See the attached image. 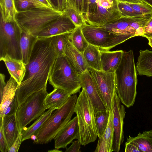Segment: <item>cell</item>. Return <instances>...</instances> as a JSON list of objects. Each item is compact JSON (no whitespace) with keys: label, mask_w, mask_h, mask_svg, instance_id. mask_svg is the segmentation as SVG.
<instances>
[{"label":"cell","mask_w":152,"mask_h":152,"mask_svg":"<svg viewBox=\"0 0 152 152\" xmlns=\"http://www.w3.org/2000/svg\"><path fill=\"white\" fill-rule=\"evenodd\" d=\"M48 94L45 87L31 94L18 106L16 118L19 132L48 109L45 105V101Z\"/></svg>","instance_id":"7"},{"label":"cell","mask_w":152,"mask_h":152,"mask_svg":"<svg viewBox=\"0 0 152 152\" xmlns=\"http://www.w3.org/2000/svg\"><path fill=\"white\" fill-rule=\"evenodd\" d=\"M3 117H0V150L2 152H7L8 149L3 131Z\"/></svg>","instance_id":"37"},{"label":"cell","mask_w":152,"mask_h":152,"mask_svg":"<svg viewBox=\"0 0 152 152\" xmlns=\"http://www.w3.org/2000/svg\"><path fill=\"white\" fill-rule=\"evenodd\" d=\"M21 33L16 21L5 22L0 17V59L7 55L22 60L20 45Z\"/></svg>","instance_id":"8"},{"label":"cell","mask_w":152,"mask_h":152,"mask_svg":"<svg viewBox=\"0 0 152 152\" xmlns=\"http://www.w3.org/2000/svg\"><path fill=\"white\" fill-rule=\"evenodd\" d=\"M69 41L74 46L82 53L89 45L82 32V26L77 27L72 32Z\"/></svg>","instance_id":"30"},{"label":"cell","mask_w":152,"mask_h":152,"mask_svg":"<svg viewBox=\"0 0 152 152\" xmlns=\"http://www.w3.org/2000/svg\"><path fill=\"white\" fill-rule=\"evenodd\" d=\"M142 37L147 39L152 37V16L148 21L145 26L143 34Z\"/></svg>","instance_id":"41"},{"label":"cell","mask_w":152,"mask_h":152,"mask_svg":"<svg viewBox=\"0 0 152 152\" xmlns=\"http://www.w3.org/2000/svg\"><path fill=\"white\" fill-rule=\"evenodd\" d=\"M48 80L54 88L63 89L71 95L79 92L81 88L79 74L64 55L57 57Z\"/></svg>","instance_id":"5"},{"label":"cell","mask_w":152,"mask_h":152,"mask_svg":"<svg viewBox=\"0 0 152 152\" xmlns=\"http://www.w3.org/2000/svg\"><path fill=\"white\" fill-rule=\"evenodd\" d=\"M79 134V126L77 116L71 120L55 137L56 148H66L67 145L77 139Z\"/></svg>","instance_id":"16"},{"label":"cell","mask_w":152,"mask_h":152,"mask_svg":"<svg viewBox=\"0 0 152 152\" xmlns=\"http://www.w3.org/2000/svg\"><path fill=\"white\" fill-rule=\"evenodd\" d=\"M66 0H57V9L63 11L66 6Z\"/></svg>","instance_id":"46"},{"label":"cell","mask_w":152,"mask_h":152,"mask_svg":"<svg viewBox=\"0 0 152 152\" xmlns=\"http://www.w3.org/2000/svg\"><path fill=\"white\" fill-rule=\"evenodd\" d=\"M79 75L81 88L85 89L89 97L94 114L98 111L107 109L88 69Z\"/></svg>","instance_id":"14"},{"label":"cell","mask_w":152,"mask_h":152,"mask_svg":"<svg viewBox=\"0 0 152 152\" xmlns=\"http://www.w3.org/2000/svg\"><path fill=\"white\" fill-rule=\"evenodd\" d=\"M88 70L107 109L112 110L114 96L116 91L115 72L98 71L89 68Z\"/></svg>","instance_id":"11"},{"label":"cell","mask_w":152,"mask_h":152,"mask_svg":"<svg viewBox=\"0 0 152 152\" xmlns=\"http://www.w3.org/2000/svg\"><path fill=\"white\" fill-rule=\"evenodd\" d=\"M64 55L79 75L88 69L83 53L77 50L69 40L67 43Z\"/></svg>","instance_id":"17"},{"label":"cell","mask_w":152,"mask_h":152,"mask_svg":"<svg viewBox=\"0 0 152 152\" xmlns=\"http://www.w3.org/2000/svg\"><path fill=\"white\" fill-rule=\"evenodd\" d=\"M121 102L115 92L114 96L112 110L114 134L112 151L119 152L124 139L123 126L126 112L124 105Z\"/></svg>","instance_id":"13"},{"label":"cell","mask_w":152,"mask_h":152,"mask_svg":"<svg viewBox=\"0 0 152 152\" xmlns=\"http://www.w3.org/2000/svg\"><path fill=\"white\" fill-rule=\"evenodd\" d=\"M118 1H121L130 3L146 4L142 0H116Z\"/></svg>","instance_id":"47"},{"label":"cell","mask_w":152,"mask_h":152,"mask_svg":"<svg viewBox=\"0 0 152 152\" xmlns=\"http://www.w3.org/2000/svg\"><path fill=\"white\" fill-rule=\"evenodd\" d=\"M110 110L98 111L95 114V121L97 136L100 137L106 129L108 122Z\"/></svg>","instance_id":"32"},{"label":"cell","mask_w":152,"mask_h":152,"mask_svg":"<svg viewBox=\"0 0 152 152\" xmlns=\"http://www.w3.org/2000/svg\"><path fill=\"white\" fill-rule=\"evenodd\" d=\"M3 128L9 149L19 134L16 113L11 115H5L4 116Z\"/></svg>","instance_id":"21"},{"label":"cell","mask_w":152,"mask_h":152,"mask_svg":"<svg viewBox=\"0 0 152 152\" xmlns=\"http://www.w3.org/2000/svg\"><path fill=\"white\" fill-rule=\"evenodd\" d=\"M71 96L66 91L58 88L53 90L47 96L45 101V105L48 109L54 108H60L67 102Z\"/></svg>","instance_id":"22"},{"label":"cell","mask_w":152,"mask_h":152,"mask_svg":"<svg viewBox=\"0 0 152 152\" xmlns=\"http://www.w3.org/2000/svg\"><path fill=\"white\" fill-rule=\"evenodd\" d=\"M59 149H58L57 148H56L55 149H53V150H49L48 151V152H62V151H60L58 150Z\"/></svg>","instance_id":"53"},{"label":"cell","mask_w":152,"mask_h":152,"mask_svg":"<svg viewBox=\"0 0 152 152\" xmlns=\"http://www.w3.org/2000/svg\"><path fill=\"white\" fill-rule=\"evenodd\" d=\"M69 1L77 11L83 15V0H67Z\"/></svg>","instance_id":"42"},{"label":"cell","mask_w":152,"mask_h":152,"mask_svg":"<svg viewBox=\"0 0 152 152\" xmlns=\"http://www.w3.org/2000/svg\"><path fill=\"white\" fill-rule=\"evenodd\" d=\"M80 144L79 141L75 140L72 142L71 145L68 148H66L65 152H80Z\"/></svg>","instance_id":"43"},{"label":"cell","mask_w":152,"mask_h":152,"mask_svg":"<svg viewBox=\"0 0 152 152\" xmlns=\"http://www.w3.org/2000/svg\"><path fill=\"white\" fill-rule=\"evenodd\" d=\"M55 110L54 108L48 109L47 111L38 118L32 125L26 129H24L22 132L23 134L22 142L31 139L33 134H35L45 121Z\"/></svg>","instance_id":"28"},{"label":"cell","mask_w":152,"mask_h":152,"mask_svg":"<svg viewBox=\"0 0 152 152\" xmlns=\"http://www.w3.org/2000/svg\"><path fill=\"white\" fill-rule=\"evenodd\" d=\"M77 97L76 94L72 95L63 106L52 113L35 134L37 140L34 143L47 144L54 139L71 120Z\"/></svg>","instance_id":"3"},{"label":"cell","mask_w":152,"mask_h":152,"mask_svg":"<svg viewBox=\"0 0 152 152\" xmlns=\"http://www.w3.org/2000/svg\"><path fill=\"white\" fill-rule=\"evenodd\" d=\"M113 112L110 110L107 127L99 140L94 152H112L114 127L113 124Z\"/></svg>","instance_id":"19"},{"label":"cell","mask_w":152,"mask_h":152,"mask_svg":"<svg viewBox=\"0 0 152 152\" xmlns=\"http://www.w3.org/2000/svg\"><path fill=\"white\" fill-rule=\"evenodd\" d=\"M88 0H83V13L84 18L87 12Z\"/></svg>","instance_id":"49"},{"label":"cell","mask_w":152,"mask_h":152,"mask_svg":"<svg viewBox=\"0 0 152 152\" xmlns=\"http://www.w3.org/2000/svg\"><path fill=\"white\" fill-rule=\"evenodd\" d=\"M83 54L89 68L101 70L100 52L99 48L89 44Z\"/></svg>","instance_id":"27"},{"label":"cell","mask_w":152,"mask_h":152,"mask_svg":"<svg viewBox=\"0 0 152 152\" xmlns=\"http://www.w3.org/2000/svg\"><path fill=\"white\" fill-rule=\"evenodd\" d=\"M1 17L6 22L16 21L18 12L14 0H0Z\"/></svg>","instance_id":"29"},{"label":"cell","mask_w":152,"mask_h":152,"mask_svg":"<svg viewBox=\"0 0 152 152\" xmlns=\"http://www.w3.org/2000/svg\"><path fill=\"white\" fill-rule=\"evenodd\" d=\"M38 39L37 37L32 34L22 31L20 48L22 60L26 65L29 61L33 48Z\"/></svg>","instance_id":"24"},{"label":"cell","mask_w":152,"mask_h":152,"mask_svg":"<svg viewBox=\"0 0 152 152\" xmlns=\"http://www.w3.org/2000/svg\"><path fill=\"white\" fill-rule=\"evenodd\" d=\"M146 4L152 7V0H142Z\"/></svg>","instance_id":"50"},{"label":"cell","mask_w":152,"mask_h":152,"mask_svg":"<svg viewBox=\"0 0 152 152\" xmlns=\"http://www.w3.org/2000/svg\"><path fill=\"white\" fill-rule=\"evenodd\" d=\"M14 0L18 12L34 8L52 9L44 5L37 0Z\"/></svg>","instance_id":"34"},{"label":"cell","mask_w":152,"mask_h":152,"mask_svg":"<svg viewBox=\"0 0 152 152\" xmlns=\"http://www.w3.org/2000/svg\"><path fill=\"white\" fill-rule=\"evenodd\" d=\"M18 86L16 80L11 76L4 88L2 96L1 98L0 117H4L5 110L15 97Z\"/></svg>","instance_id":"23"},{"label":"cell","mask_w":152,"mask_h":152,"mask_svg":"<svg viewBox=\"0 0 152 152\" xmlns=\"http://www.w3.org/2000/svg\"><path fill=\"white\" fill-rule=\"evenodd\" d=\"M68 17L77 27L82 26L86 23L82 15L74 7L69 1H66V5L63 10Z\"/></svg>","instance_id":"33"},{"label":"cell","mask_w":152,"mask_h":152,"mask_svg":"<svg viewBox=\"0 0 152 152\" xmlns=\"http://www.w3.org/2000/svg\"><path fill=\"white\" fill-rule=\"evenodd\" d=\"M126 142L138 147L141 152H152V130L139 133L135 137L129 136Z\"/></svg>","instance_id":"26"},{"label":"cell","mask_w":152,"mask_h":152,"mask_svg":"<svg viewBox=\"0 0 152 152\" xmlns=\"http://www.w3.org/2000/svg\"><path fill=\"white\" fill-rule=\"evenodd\" d=\"M58 55L50 37L38 39L29 61L26 65L23 79L16 90L18 106L33 93L47 87L50 72Z\"/></svg>","instance_id":"1"},{"label":"cell","mask_w":152,"mask_h":152,"mask_svg":"<svg viewBox=\"0 0 152 152\" xmlns=\"http://www.w3.org/2000/svg\"><path fill=\"white\" fill-rule=\"evenodd\" d=\"M52 3L54 7L57 9V0H50Z\"/></svg>","instance_id":"51"},{"label":"cell","mask_w":152,"mask_h":152,"mask_svg":"<svg viewBox=\"0 0 152 152\" xmlns=\"http://www.w3.org/2000/svg\"><path fill=\"white\" fill-rule=\"evenodd\" d=\"M76 27L64 13L34 36L38 39L48 38L72 32Z\"/></svg>","instance_id":"15"},{"label":"cell","mask_w":152,"mask_h":152,"mask_svg":"<svg viewBox=\"0 0 152 152\" xmlns=\"http://www.w3.org/2000/svg\"><path fill=\"white\" fill-rule=\"evenodd\" d=\"M118 7L123 17H136L147 15L136 11L126 2L118 1Z\"/></svg>","instance_id":"35"},{"label":"cell","mask_w":152,"mask_h":152,"mask_svg":"<svg viewBox=\"0 0 152 152\" xmlns=\"http://www.w3.org/2000/svg\"><path fill=\"white\" fill-rule=\"evenodd\" d=\"M96 12L89 16L86 22L98 27L116 20L123 16L116 0H98Z\"/></svg>","instance_id":"12"},{"label":"cell","mask_w":152,"mask_h":152,"mask_svg":"<svg viewBox=\"0 0 152 152\" xmlns=\"http://www.w3.org/2000/svg\"><path fill=\"white\" fill-rule=\"evenodd\" d=\"M31 139L34 140L33 143L35 142L37 140V137L35 134H33L31 137Z\"/></svg>","instance_id":"54"},{"label":"cell","mask_w":152,"mask_h":152,"mask_svg":"<svg viewBox=\"0 0 152 152\" xmlns=\"http://www.w3.org/2000/svg\"><path fill=\"white\" fill-rule=\"evenodd\" d=\"M125 152H141V151L136 145L127 142L125 143Z\"/></svg>","instance_id":"44"},{"label":"cell","mask_w":152,"mask_h":152,"mask_svg":"<svg viewBox=\"0 0 152 152\" xmlns=\"http://www.w3.org/2000/svg\"><path fill=\"white\" fill-rule=\"evenodd\" d=\"M152 16L148 15L136 17H122L99 27L119 36L125 41L132 37L142 36L145 26Z\"/></svg>","instance_id":"9"},{"label":"cell","mask_w":152,"mask_h":152,"mask_svg":"<svg viewBox=\"0 0 152 152\" xmlns=\"http://www.w3.org/2000/svg\"><path fill=\"white\" fill-rule=\"evenodd\" d=\"M126 3L134 10L143 15H152V7L148 4Z\"/></svg>","instance_id":"36"},{"label":"cell","mask_w":152,"mask_h":152,"mask_svg":"<svg viewBox=\"0 0 152 152\" xmlns=\"http://www.w3.org/2000/svg\"><path fill=\"white\" fill-rule=\"evenodd\" d=\"M0 60L4 62L10 76L16 80L19 86L25 75L26 65L22 60L12 58L7 55Z\"/></svg>","instance_id":"20"},{"label":"cell","mask_w":152,"mask_h":152,"mask_svg":"<svg viewBox=\"0 0 152 152\" xmlns=\"http://www.w3.org/2000/svg\"><path fill=\"white\" fill-rule=\"evenodd\" d=\"M136 70L140 75L152 77V51L140 50L136 63Z\"/></svg>","instance_id":"25"},{"label":"cell","mask_w":152,"mask_h":152,"mask_svg":"<svg viewBox=\"0 0 152 152\" xmlns=\"http://www.w3.org/2000/svg\"><path fill=\"white\" fill-rule=\"evenodd\" d=\"M98 0H89L87 12L84 17V19L86 22L88 18L96 11L97 6Z\"/></svg>","instance_id":"38"},{"label":"cell","mask_w":152,"mask_h":152,"mask_svg":"<svg viewBox=\"0 0 152 152\" xmlns=\"http://www.w3.org/2000/svg\"><path fill=\"white\" fill-rule=\"evenodd\" d=\"M18 107V102L15 96L5 110L4 113V116L5 115H11L16 113Z\"/></svg>","instance_id":"39"},{"label":"cell","mask_w":152,"mask_h":152,"mask_svg":"<svg viewBox=\"0 0 152 152\" xmlns=\"http://www.w3.org/2000/svg\"><path fill=\"white\" fill-rule=\"evenodd\" d=\"M116 91L121 101L129 108L134 104L137 83L133 51L123 52L121 62L115 72Z\"/></svg>","instance_id":"2"},{"label":"cell","mask_w":152,"mask_h":152,"mask_svg":"<svg viewBox=\"0 0 152 152\" xmlns=\"http://www.w3.org/2000/svg\"><path fill=\"white\" fill-rule=\"evenodd\" d=\"M82 29L88 43L99 48L101 50H109L125 42L119 35L87 23L82 26Z\"/></svg>","instance_id":"10"},{"label":"cell","mask_w":152,"mask_h":152,"mask_svg":"<svg viewBox=\"0 0 152 152\" xmlns=\"http://www.w3.org/2000/svg\"><path fill=\"white\" fill-rule=\"evenodd\" d=\"M148 41V45L152 48V37L147 38Z\"/></svg>","instance_id":"52"},{"label":"cell","mask_w":152,"mask_h":152,"mask_svg":"<svg viewBox=\"0 0 152 152\" xmlns=\"http://www.w3.org/2000/svg\"><path fill=\"white\" fill-rule=\"evenodd\" d=\"M39 2L50 8H55L50 0H37Z\"/></svg>","instance_id":"48"},{"label":"cell","mask_w":152,"mask_h":152,"mask_svg":"<svg viewBox=\"0 0 152 152\" xmlns=\"http://www.w3.org/2000/svg\"><path fill=\"white\" fill-rule=\"evenodd\" d=\"M72 32L50 37L51 43L58 56L64 55L67 42Z\"/></svg>","instance_id":"31"},{"label":"cell","mask_w":152,"mask_h":152,"mask_svg":"<svg viewBox=\"0 0 152 152\" xmlns=\"http://www.w3.org/2000/svg\"><path fill=\"white\" fill-rule=\"evenodd\" d=\"M124 51H114L100 50L101 70L108 72H115L119 66Z\"/></svg>","instance_id":"18"},{"label":"cell","mask_w":152,"mask_h":152,"mask_svg":"<svg viewBox=\"0 0 152 152\" xmlns=\"http://www.w3.org/2000/svg\"><path fill=\"white\" fill-rule=\"evenodd\" d=\"M5 76L2 73L0 74V98H1L2 96L4 88L5 86L6 83L5 82Z\"/></svg>","instance_id":"45"},{"label":"cell","mask_w":152,"mask_h":152,"mask_svg":"<svg viewBox=\"0 0 152 152\" xmlns=\"http://www.w3.org/2000/svg\"><path fill=\"white\" fill-rule=\"evenodd\" d=\"M74 111L79 126L77 140L81 145L84 146L94 142L98 137L94 112L89 97L83 88L77 97Z\"/></svg>","instance_id":"4"},{"label":"cell","mask_w":152,"mask_h":152,"mask_svg":"<svg viewBox=\"0 0 152 152\" xmlns=\"http://www.w3.org/2000/svg\"><path fill=\"white\" fill-rule=\"evenodd\" d=\"M64 14L56 8H34L18 12L15 21L22 31L34 35Z\"/></svg>","instance_id":"6"},{"label":"cell","mask_w":152,"mask_h":152,"mask_svg":"<svg viewBox=\"0 0 152 152\" xmlns=\"http://www.w3.org/2000/svg\"><path fill=\"white\" fill-rule=\"evenodd\" d=\"M23 134L22 132H19L18 137L11 146L9 148L8 152H17L22 142Z\"/></svg>","instance_id":"40"}]
</instances>
